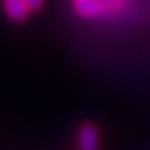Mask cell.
<instances>
[{"mask_svg": "<svg viewBox=\"0 0 150 150\" xmlns=\"http://www.w3.org/2000/svg\"><path fill=\"white\" fill-rule=\"evenodd\" d=\"M4 2V9H5V14L9 16V19L19 23V21H25L30 9H28V4L26 0H2Z\"/></svg>", "mask_w": 150, "mask_h": 150, "instance_id": "obj_2", "label": "cell"}, {"mask_svg": "<svg viewBox=\"0 0 150 150\" xmlns=\"http://www.w3.org/2000/svg\"><path fill=\"white\" fill-rule=\"evenodd\" d=\"M75 2H82V0H74V4H75Z\"/></svg>", "mask_w": 150, "mask_h": 150, "instance_id": "obj_4", "label": "cell"}, {"mask_svg": "<svg viewBox=\"0 0 150 150\" xmlns=\"http://www.w3.org/2000/svg\"><path fill=\"white\" fill-rule=\"evenodd\" d=\"M26 4H28V9L30 11H38L44 5V0H26Z\"/></svg>", "mask_w": 150, "mask_h": 150, "instance_id": "obj_3", "label": "cell"}, {"mask_svg": "<svg viewBox=\"0 0 150 150\" xmlns=\"http://www.w3.org/2000/svg\"><path fill=\"white\" fill-rule=\"evenodd\" d=\"M77 145L79 150H98L100 149V133L94 124L84 122L77 131Z\"/></svg>", "mask_w": 150, "mask_h": 150, "instance_id": "obj_1", "label": "cell"}]
</instances>
